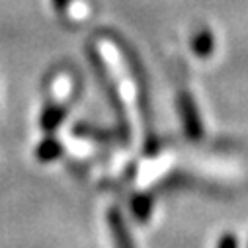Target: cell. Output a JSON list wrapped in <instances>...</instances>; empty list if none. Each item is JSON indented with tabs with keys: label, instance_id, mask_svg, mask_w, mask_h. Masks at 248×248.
Segmentation results:
<instances>
[{
	"label": "cell",
	"instance_id": "10",
	"mask_svg": "<svg viewBox=\"0 0 248 248\" xmlns=\"http://www.w3.org/2000/svg\"><path fill=\"white\" fill-rule=\"evenodd\" d=\"M215 248H238V238L234 232H223Z\"/></svg>",
	"mask_w": 248,
	"mask_h": 248
},
{
	"label": "cell",
	"instance_id": "2",
	"mask_svg": "<svg viewBox=\"0 0 248 248\" xmlns=\"http://www.w3.org/2000/svg\"><path fill=\"white\" fill-rule=\"evenodd\" d=\"M117 43H119L121 55L125 57V61H127V67H129L131 77H133L135 82H137L139 108H141V113H143V119H145V125H147V129H149V137H147V141H145V153L155 155V151H156V137H155V133H153V111H151V102H149V86H147V82H145V80H147V73H145V69H143V65H141L139 57L135 55V51L129 49L125 43L119 41V39H117Z\"/></svg>",
	"mask_w": 248,
	"mask_h": 248
},
{
	"label": "cell",
	"instance_id": "6",
	"mask_svg": "<svg viewBox=\"0 0 248 248\" xmlns=\"http://www.w3.org/2000/svg\"><path fill=\"white\" fill-rule=\"evenodd\" d=\"M190 49L198 59H209L215 51V35L209 28H200L192 39H190Z\"/></svg>",
	"mask_w": 248,
	"mask_h": 248
},
{
	"label": "cell",
	"instance_id": "5",
	"mask_svg": "<svg viewBox=\"0 0 248 248\" xmlns=\"http://www.w3.org/2000/svg\"><path fill=\"white\" fill-rule=\"evenodd\" d=\"M67 117V108L61 106V104H47L41 111V117H39V125L41 129L47 133V135H53L59 127L61 123L65 121Z\"/></svg>",
	"mask_w": 248,
	"mask_h": 248
},
{
	"label": "cell",
	"instance_id": "9",
	"mask_svg": "<svg viewBox=\"0 0 248 248\" xmlns=\"http://www.w3.org/2000/svg\"><path fill=\"white\" fill-rule=\"evenodd\" d=\"M77 137H84V139H92V141H102V143H108L113 139V133L108 131V129H98L90 123H78L75 125V131H73Z\"/></svg>",
	"mask_w": 248,
	"mask_h": 248
},
{
	"label": "cell",
	"instance_id": "4",
	"mask_svg": "<svg viewBox=\"0 0 248 248\" xmlns=\"http://www.w3.org/2000/svg\"><path fill=\"white\" fill-rule=\"evenodd\" d=\"M106 221H108V229H109V234L113 240V248H137L133 234H131V231L125 223V217H123L119 207H115V205L109 207Z\"/></svg>",
	"mask_w": 248,
	"mask_h": 248
},
{
	"label": "cell",
	"instance_id": "8",
	"mask_svg": "<svg viewBox=\"0 0 248 248\" xmlns=\"http://www.w3.org/2000/svg\"><path fill=\"white\" fill-rule=\"evenodd\" d=\"M129 205H131V207H129V209H131V215H133L139 223H145V221H149V217H151V213H153L155 198H153V194H147V192L135 194V196L131 198Z\"/></svg>",
	"mask_w": 248,
	"mask_h": 248
},
{
	"label": "cell",
	"instance_id": "3",
	"mask_svg": "<svg viewBox=\"0 0 248 248\" xmlns=\"http://www.w3.org/2000/svg\"><path fill=\"white\" fill-rule=\"evenodd\" d=\"M178 113L182 119V127L188 139L200 141L203 137V121L198 109V104L190 92H180L178 94Z\"/></svg>",
	"mask_w": 248,
	"mask_h": 248
},
{
	"label": "cell",
	"instance_id": "11",
	"mask_svg": "<svg viewBox=\"0 0 248 248\" xmlns=\"http://www.w3.org/2000/svg\"><path fill=\"white\" fill-rule=\"evenodd\" d=\"M69 6H71V0H53V8L57 10V12H67L69 10Z\"/></svg>",
	"mask_w": 248,
	"mask_h": 248
},
{
	"label": "cell",
	"instance_id": "7",
	"mask_svg": "<svg viewBox=\"0 0 248 248\" xmlns=\"http://www.w3.org/2000/svg\"><path fill=\"white\" fill-rule=\"evenodd\" d=\"M61 155H63V143H61L57 137L53 135H47L37 147H35V158L43 164H49V162H55Z\"/></svg>",
	"mask_w": 248,
	"mask_h": 248
},
{
	"label": "cell",
	"instance_id": "1",
	"mask_svg": "<svg viewBox=\"0 0 248 248\" xmlns=\"http://www.w3.org/2000/svg\"><path fill=\"white\" fill-rule=\"evenodd\" d=\"M88 59H90V65L100 80V86L104 90V94L108 96V102L111 106V109L115 111V121H117V131L115 135H119V139L123 143H127L129 137H131V129H129V119H127V113H125V106H123V100H121V94H119V88L117 84L113 82L106 63H104V59L100 57V53L90 47L88 49Z\"/></svg>",
	"mask_w": 248,
	"mask_h": 248
}]
</instances>
